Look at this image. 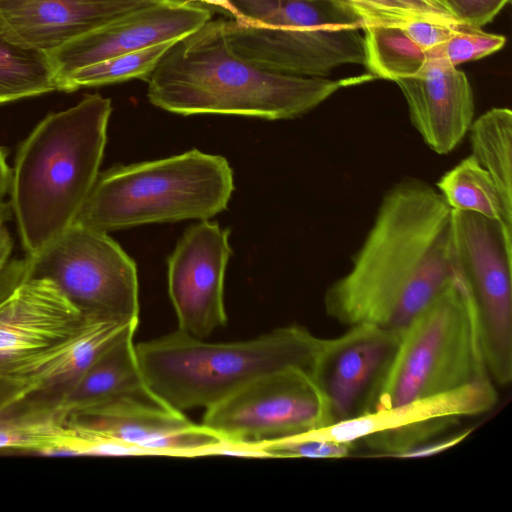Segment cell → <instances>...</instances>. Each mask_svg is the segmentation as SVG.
<instances>
[{"label":"cell","mask_w":512,"mask_h":512,"mask_svg":"<svg viewBox=\"0 0 512 512\" xmlns=\"http://www.w3.org/2000/svg\"><path fill=\"white\" fill-rule=\"evenodd\" d=\"M453 210L416 178L394 184L347 273L324 294L329 317L347 327L372 324L401 333L456 278Z\"/></svg>","instance_id":"cell-1"},{"label":"cell","mask_w":512,"mask_h":512,"mask_svg":"<svg viewBox=\"0 0 512 512\" xmlns=\"http://www.w3.org/2000/svg\"><path fill=\"white\" fill-rule=\"evenodd\" d=\"M372 78L333 80L264 69L232 49L224 19L211 18L174 42L145 81L149 101L171 113L281 120L300 117L339 89Z\"/></svg>","instance_id":"cell-2"},{"label":"cell","mask_w":512,"mask_h":512,"mask_svg":"<svg viewBox=\"0 0 512 512\" xmlns=\"http://www.w3.org/2000/svg\"><path fill=\"white\" fill-rule=\"evenodd\" d=\"M111 112L109 98L85 95L48 114L20 146L10 192L28 255L74 223L99 175Z\"/></svg>","instance_id":"cell-3"},{"label":"cell","mask_w":512,"mask_h":512,"mask_svg":"<svg viewBox=\"0 0 512 512\" xmlns=\"http://www.w3.org/2000/svg\"><path fill=\"white\" fill-rule=\"evenodd\" d=\"M322 338L293 324L253 339L211 343L179 329L135 345L149 390L183 412L205 409L258 377L285 367L313 374Z\"/></svg>","instance_id":"cell-4"},{"label":"cell","mask_w":512,"mask_h":512,"mask_svg":"<svg viewBox=\"0 0 512 512\" xmlns=\"http://www.w3.org/2000/svg\"><path fill=\"white\" fill-rule=\"evenodd\" d=\"M233 190L229 162L192 149L99 173L74 223L108 233L147 223L207 220L227 208Z\"/></svg>","instance_id":"cell-5"},{"label":"cell","mask_w":512,"mask_h":512,"mask_svg":"<svg viewBox=\"0 0 512 512\" xmlns=\"http://www.w3.org/2000/svg\"><path fill=\"white\" fill-rule=\"evenodd\" d=\"M489 380L478 314L456 275L400 333L370 411Z\"/></svg>","instance_id":"cell-6"},{"label":"cell","mask_w":512,"mask_h":512,"mask_svg":"<svg viewBox=\"0 0 512 512\" xmlns=\"http://www.w3.org/2000/svg\"><path fill=\"white\" fill-rule=\"evenodd\" d=\"M14 266L19 277L52 280L85 316L139 321L136 264L106 232L73 223Z\"/></svg>","instance_id":"cell-7"},{"label":"cell","mask_w":512,"mask_h":512,"mask_svg":"<svg viewBox=\"0 0 512 512\" xmlns=\"http://www.w3.org/2000/svg\"><path fill=\"white\" fill-rule=\"evenodd\" d=\"M453 210V209H452ZM452 260L478 314L490 377L512 381V229L453 210Z\"/></svg>","instance_id":"cell-8"},{"label":"cell","mask_w":512,"mask_h":512,"mask_svg":"<svg viewBox=\"0 0 512 512\" xmlns=\"http://www.w3.org/2000/svg\"><path fill=\"white\" fill-rule=\"evenodd\" d=\"M223 441L256 445L332 424L311 371L285 367L256 378L206 409L202 423Z\"/></svg>","instance_id":"cell-9"},{"label":"cell","mask_w":512,"mask_h":512,"mask_svg":"<svg viewBox=\"0 0 512 512\" xmlns=\"http://www.w3.org/2000/svg\"><path fill=\"white\" fill-rule=\"evenodd\" d=\"M232 49L244 59L278 73L325 77L345 64H364L360 23L330 1L296 24L269 27L224 19Z\"/></svg>","instance_id":"cell-10"},{"label":"cell","mask_w":512,"mask_h":512,"mask_svg":"<svg viewBox=\"0 0 512 512\" xmlns=\"http://www.w3.org/2000/svg\"><path fill=\"white\" fill-rule=\"evenodd\" d=\"M497 402L496 385L489 380L370 411L300 435L354 445L361 442L376 453L402 458L435 440L459 419L485 414Z\"/></svg>","instance_id":"cell-11"},{"label":"cell","mask_w":512,"mask_h":512,"mask_svg":"<svg viewBox=\"0 0 512 512\" xmlns=\"http://www.w3.org/2000/svg\"><path fill=\"white\" fill-rule=\"evenodd\" d=\"M230 230L200 220L190 226L168 258V292L178 329L200 339L225 325V270L232 254Z\"/></svg>","instance_id":"cell-12"},{"label":"cell","mask_w":512,"mask_h":512,"mask_svg":"<svg viewBox=\"0 0 512 512\" xmlns=\"http://www.w3.org/2000/svg\"><path fill=\"white\" fill-rule=\"evenodd\" d=\"M399 339V333L372 324L352 325L339 336L322 338L313 376L332 424L370 411Z\"/></svg>","instance_id":"cell-13"},{"label":"cell","mask_w":512,"mask_h":512,"mask_svg":"<svg viewBox=\"0 0 512 512\" xmlns=\"http://www.w3.org/2000/svg\"><path fill=\"white\" fill-rule=\"evenodd\" d=\"M70 416L86 432L134 447L143 455L203 456L223 442L155 396L120 398Z\"/></svg>","instance_id":"cell-14"},{"label":"cell","mask_w":512,"mask_h":512,"mask_svg":"<svg viewBox=\"0 0 512 512\" xmlns=\"http://www.w3.org/2000/svg\"><path fill=\"white\" fill-rule=\"evenodd\" d=\"M212 18L196 0H171L134 9L46 54L60 80L72 71L165 41L179 40Z\"/></svg>","instance_id":"cell-15"},{"label":"cell","mask_w":512,"mask_h":512,"mask_svg":"<svg viewBox=\"0 0 512 512\" xmlns=\"http://www.w3.org/2000/svg\"><path fill=\"white\" fill-rule=\"evenodd\" d=\"M139 321L86 316L67 338L38 352L0 366V382L14 394L0 405L5 408L33 394L60 390L75 382L114 343L135 334Z\"/></svg>","instance_id":"cell-16"},{"label":"cell","mask_w":512,"mask_h":512,"mask_svg":"<svg viewBox=\"0 0 512 512\" xmlns=\"http://www.w3.org/2000/svg\"><path fill=\"white\" fill-rule=\"evenodd\" d=\"M16 276L0 299V366L67 338L86 317L52 280Z\"/></svg>","instance_id":"cell-17"},{"label":"cell","mask_w":512,"mask_h":512,"mask_svg":"<svg viewBox=\"0 0 512 512\" xmlns=\"http://www.w3.org/2000/svg\"><path fill=\"white\" fill-rule=\"evenodd\" d=\"M394 82L425 144L439 155L453 151L474 120L473 91L465 73L444 59L429 58L418 73Z\"/></svg>","instance_id":"cell-18"},{"label":"cell","mask_w":512,"mask_h":512,"mask_svg":"<svg viewBox=\"0 0 512 512\" xmlns=\"http://www.w3.org/2000/svg\"><path fill=\"white\" fill-rule=\"evenodd\" d=\"M151 4L98 0H0V32L10 44L47 53L134 9Z\"/></svg>","instance_id":"cell-19"},{"label":"cell","mask_w":512,"mask_h":512,"mask_svg":"<svg viewBox=\"0 0 512 512\" xmlns=\"http://www.w3.org/2000/svg\"><path fill=\"white\" fill-rule=\"evenodd\" d=\"M133 338L131 334L114 343L75 382L60 389L55 405L44 410L64 418L120 398L155 396L143 378Z\"/></svg>","instance_id":"cell-20"},{"label":"cell","mask_w":512,"mask_h":512,"mask_svg":"<svg viewBox=\"0 0 512 512\" xmlns=\"http://www.w3.org/2000/svg\"><path fill=\"white\" fill-rule=\"evenodd\" d=\"M469 132L472 155L491 177L512 220V112L505 107L491 108L473 120Z\"/></svg>","instance_id":"cell-21"},{"label":"cell","mask_w":512,"mask_h":512,"mask_svg":"<svg viewBox=\"0 0 512 512\" xmlns=\"http://www.w3.org/2000/svg\"><path fill=\"white\" fill-rule=\"evenodd\" d=\"M436 186L453 210L502 221L512 229L494 182L472 154L444 173Z\"/></svg>","instance_id":"cell-22"},{"label":"cell","mask_w":512,"mask_h":512,"mask_svg":"<svg viewBox=\"0 0 512 512\" xmlns=\"http://www.w3.org/2000/svg\"><path fill=\"white\" fill-rule=\"evenodd\" d=\"M364 65L378 78L395 81L418 73L428 60L402 27H362Z\"/></svg>","instance_id":"cell-23"},{"label":"cell","mask_w":512,"mask_h":512,"mask_svg":"<svg viewBox=\"0 0 512 512\" xmlns=\"http://www.w3.org/2000/svg\"><path fill=\"white\" fill-rule=\"evenodd\" d=\"M59 91L45 53L7 42L0 32V103Z\"/></svg>","instance_id":"cell-24"},{"label":"cell","mask_w":512,"mask_h":512,"mask_svg":"<svg viewBox=\"0 0 512 512\" xmlns=\"http://www.w3.org/2000/svg\"><path fill=\"white\" fill-rule=\"evenodd\" d=\"M176 41L161 42L78 68L60 80L59 91L72 92L82 87L102 86L131 79L145 80Z\"/></svg>","instance_id":"cell-25"},{"label":"cell","mask_w":512,"mask_h":512,"mask_svg":"<svg viewBox=\"0 0 512 512\" xmlns=\"http://www.w3.org/2000/svg\"><path fill=\"white\" fill-rule=\"evenodd\" d=\"M343 13L368 25L403 27L417 20L461 25L435 0H328Z\"/></svg>","instance_id":"cell-26"},{"label":"cell","mask_w":512,"mask_h":512,"mask_svg":"<svg viewBox=\"0 0 512 512\" xmlns=\"http://www.w3.org/2000/svg\"><path fill=\"white\" fill-rule=\"evenodd\" d=\"M506 43L503 35L488 33L481 28L462 27L447 41L426 50L429 58H441L452 66L487 57Z\"/></svg>","instance_id":"cell-27"},{"label":"cell","mask_w":512,"mask_h":512,"mask_svg":"<svg viewBox=\"0 0 512 512\" xmlns=\"http://www.w3.org/2000/svg\"><path fill=\"white\" fill-rule=\"evenodd\" d=\"M262 457L337 459L350 454L351 443L320 440L297 435L254 445Z\"/></svg>","instance_id":"cell-28"},{"label":"cell","mask_w":512,"mask_h":512,"mask_svg":"<svg viewBox=\"0 0 512 512\" xmlns=\"http://www.w3.org/2000/svg\"><path fill=\"white\" fill-rule=\"evenodd\" d=\"M463 26L481 28L490 23L510 0H440Z\"/></svg>","instance_id":"cell-29"},{"label":"cell","mask_w":512,"mask_h":512,"mask_svg":"<svg viewBox=\"0 0 512 512\" xmlns=\"http://www.w3.org/2000/svg\"><path fill=\"white\" fill-rule=\"evenodd\" d=\"M466 26H454L437 21L417 20L402 28L419 47L429 50L447 41L457 30Z\"/></svg>","instance_id":"cell-30"},{"label":"cell","mask_w":512,"mask_h":512,"mask_svg":"<svg viewBox=\"0 0 512 512\" xmlns=\"http://www.w3.org/2000/svg\"><path fill=\"white\" fill-rule=\"evenodd\" d=\"M470 434V430H464L446 439L432 440L422 446H419L402 456V458H421L441 453L455 445L459 444Z\"/></svg>","instance_id":"cell-31"},{"label":"cell","mask_w":512,"mask_h":512,"mask_svg":"<svg viewBox=\"0 0 512 512\" xmlns=\"http://www.w3.org/2000/svg\"><path fill=\"white\" fill-rule=\"evenodd\" d=\"M8 215V206L4 204L0 207V273L7 265L13 247V241L6 225Z\"/></svg>","instance_id":"cell-32"},{"label":"cell","mask_w":512,"mask_h":512,"mask_svg":"<svg viewBox=\"0 0 512 512\" xmlns=\"http://www.w3.org/2000/svg\"><path fill=\"white\" fill-rule=\"evenodd\" d=\"M12 170L9 168L6 162V153L0 147V207L4 203V198L10 191L11 187Z\"/></svg>","instance_id":"cell-33"},{"label":"cell","mask_w":512,"mask_h":512,"mask_svg":"<svg viewBox=\"0 0 512 512\" xmlns=\"http://www.w3.org/2000/svg\"><path fill=\"white\" fill-rule=\"evenodd\" d=\"M98 1H108V2H125V3H134V4H156L167 2L171 0H98Z\"/></svg>","instance_id":"cell-34"},{"label":"cell","mask_w":512,"mask_h":512,"mask_svg":"<svg viewBox=\"0 0 512 512\" xmlns=\"http://www.w3.org/2000/svg\"><path fill=\"white\" fill-rule=\"evenodd\" d=\"M435 1L439 2L440 4H442L440 0H435Z\"/></svg>","instance_id":"cell-35"},{"label":"cell","mask_w":512,"mask_h":512,"mask_svg":"<svg viewBox=\"0 0 512 512\" xmlns=\"http://www.w3.org/2000/svg\"><path fill=\"white\" fill-rule=\"evenodd\" d=\"M306 1H315V0H306Z\"/></svg>","instance_id":"cell-36"}]
</instances>
